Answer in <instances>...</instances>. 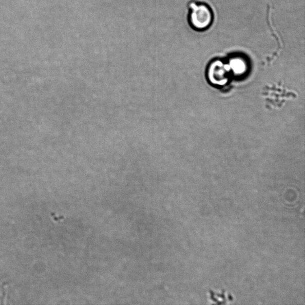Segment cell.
I'll list each match as a JSON object with an SVG mask.
<instances>
[{"instance_id":"obj_1","label":"cell","mask_w":305,"mask_h":305,"mask_svg":"<svg viewBox=\"0 0 305 305\" xmlns=\"http://www.w3.org/2000/svg\"><path fill=\"white\" fill-rule=\"evenodd\" d=\"M188 23L193 30L204 32L209 29L214 21L213 9L204 2L192 1L188 5Z\"/></svg>"},{"instance_id":"obj_2","label":"cell","mask_w":305,"mask_h":305,"mask_svg":"<svg viewBox=\"0 0 305 305\" xmlns=\"http://www.w3.org/2000/svg\"><path fill=\"white\" fill-rule=\"evenodd\" d=\"M234 75L227 59L215 58L208 64L206 78L212 86L221 89L230 84Z\"/></svg>"}]
</instances>
